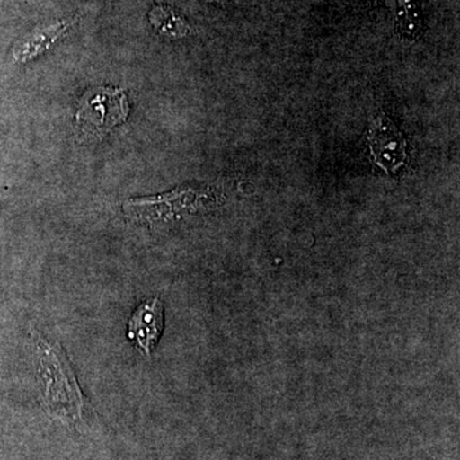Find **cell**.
<instances>
[{"label":"cell","instance_id":"cell-1","mask_svg":"<svg viewBox=\"0 0 460 460\" xmlns=\"http://www.w3.org/2000/svg\"><path fill=\"white\" fill-rule=\"evenodd\" d=\"M31 335L38 356L45 411L51 419L77 428L78 423L84 422L89 402L78 385L74 366L58 341L42 337L35 330Z\"/></svg>","mask_w":460,"mask_h":460},{"label":"cell","instance_id":"cell-2","mask_svg":"<svg viewBox=\"0 0 460 460\" xmlns=\"http://www.w3.org/2000/svg\"><path fill=\"white\" fill-rule=\"evenodd\" d=\"M128 100L122 89L95 87L81 98L75 114L77 131L84 140L100 138L109 129L126 122Z\"/></svg>","mask_w":460,"mask_h":460},{"label":"cell","instance_id":"cell-3","mask_svg":"<svg viewBox=\"0 0 460 460\" xmlns=\"http://www.w3.org/2000/svg\"><path fill=\"white\" fill-rule=\"evenodd\" d=\"M164 329V307L159 296L142 302L128 323V338L147 358L156 347Z\"/></svg>","mask_w":460,"mask_h":460},{"label":"cell","instance_id":"cell-4","mask_svg":"<svg viewBox=\"0 0 460 460\" xmlns=\"http://www.w3.org/2000/svg\"><path fill=\"white\" fill-rule=\"evenodd\" d=\"M372 156L386 172H396L407 160V144L392 120L381 115L370 133Z\"/></svg>","mask_w":460,"mask_h":460},{"label":"cell","instance_id":"cell-5","mask_svg":"<svg viewBox=\"0 0 460 460\" xmlns=\"http://www.w3.org/2000/svg\"><path fill=\"white\" fill-rule=\"evenodd\" d=\"M74 25V21H59L48 27L35 30L17 42L13 49V57L17 62L26 63L33 58L40 56L48 49H50L62 36Z\"/></svg>","mask_w":460,"mask_h":460},{"label":"cell","instance_id":"cell-6","mask_svg":"<svg viewBox=\"0 0 460 460\" xmlns=\"http://www.w3.org/2000/svg\"><path fill=\"white\" fill-rule=\"evenodd\" d=\"M151 25L155 27L157 32L171 39H180L189 35L190 26L186 21L178 16L172 8L164 5H156L151 9L150 14Z\"/></svg>","mask_w":460,"mask_h":460},{"label":"cell","instance_id":"cell-7","mask_svg":"<svg viewBox=\"0 0 460 460\" xmlns=\"http://www.w3.org/2000/svg\"><path fill=\"white\" fill-rule=\"evenodd\" d=\"M393 13L402 35L411 38L419 35L420 14L417 0H393Z\"/></svg>","mask_w":460,"mask_h":460},{"label":"cell","instance_id":"cell-8","mask_svg":"<svg viewBox=\"0 0 460 460\" xmlns=\"http://www.w3.org/2000/svg\"><path fill=\"white\" fill-rule=\"evenodd\" d=\"M204 2H208V3H226V2H229V0H204Z\"/></svg>","mask_w":460,"mask_h":460},{"label":"cell","instance_id":"cell-9","mask_svg":"<svg viewBox=\"0 0 460 460\" xmlns=\"http://www.w3.org/2000/svg\"></svg>","mask_w":460,"mask_h":460}]
</instances>
